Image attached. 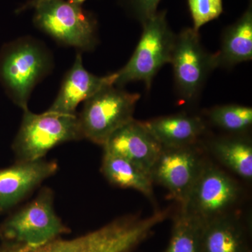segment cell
<instances>
[{
	"label": "cell",
	"instance_id": "obj_11",
	"mask_svg": "<svg viewBox=\"0 0 252 252\" xmlns=\"http://www.w3.org/2000/svg\"><path fill=\"white\" fill-rule=\"evenodd\" d=\"M59 170L54 160L17 162L0 170V212L17 205Z\"/></svg>",
	"mask_w": 252,
	"mask_h": 252
},
{
	"label": "cell",
	"instance_id": "obj_23",
	"mask_svg": "<svg viewBox=\"0 0 252 252\" xmlns=\"http://www.w3.org/2000/svg\"><path fill=\"white\" fill-rule=\"evenodd\" d=\"M69 1H72V2L77 3V4H83V3L84 1H86V0H69Z\"/></svg>",
	"mask_w": 252,
	"mask_h": 252
},
{
	"label": "cell",
	"instance_id": "obj_15",
	"mask_svg": "<svg viewBox=\"0 0 252 252\" xmlns=\"http://www.w3.org/2000/svg\"><path fill=\"white\" fill-rule=\"evenodd\" d=\"M214 55L217 67L229 68L252 59V6L222 34L220 51Z\"/></svg>",
	"mask_w": 252,
	"mask_h": 252
},
{
	"label": "cell",
	"instance_id": "obj_8",
	"mask_svg": "<svg viewBox=\"0 0 252 252\" xmlns=\"http://www.w3.org/2000/svg\"><path fill=\"white\" fill-rule=\"evenodd\" d=\"M170 64L177 93L187 103L198 99L207 78L217 68L214 55L205 50L199 32L190 28L176 34Z\"/></svg>",
	"mask_w": 252,
	"mask_h": 252
},
{
	"label": "cell",
	"instance_id": "obj_22",
	"mask_svg": "<svg viewBox=\"0 0 252 252\" xmlns=\"http://www.w3.org/2000/svg\"><path fill=\"white\" fill-rule=\"evenodd\" d=\"M122 1L129 14L142 23L156 14L160 0H122Z\"/></svg>",
	"mask_w": 252,
	"mask_h": 252
},
{
	"label": "cell",
	"instance_id": "obj_20",
	"mask_svg": "<svg viewBox=\"0 0 252 252\" xmlns=\"http://www.w3.org/2000/svg\"><path fill=\"white\" fill-rule=\"evenodd\" d=\"M207 117L212 124L231 133H244L252 125V108L248 106H216L207 112Z\"/></svg>",
	"mask_w": 252,
	"mask_h": 252
},
{
	"label": "cell",
	"instance_id": "obj_21",
	"mask_svg": "<svg viewBox=\"0 0 252 252\" xmlns=\"http://www.w3.org/2000/svg\"><path fill=\"white\" fill-rule=\"evenodd\" d=\"M195 32L220 17L223 11V0H187Z\"/></svg>",
	"mask_w": 252,
	"mask_h": 252
},
{
	"label": "cell",
	"instance_id": "obj_3",
	"mask_svg": "<svg viewBox=\"0 0 252 252\" xmlns=\"http://www.w3.org/2000/svg\"><path fill=\"white\" fill-rule=\"evenodd\" d=\"M32 9L36 27L59 44L86 51L97 45V20L82 4L69 0H29L17 13Z\"/></svg>",
	"mask_w": 252,
	"mask_h": 252
},
{
	"label": "cell",
	"instance_id": "obj_16",
	"mask_svg": "<svg viewBox=\"0 0 252 252\" xmlns=\"http://www.w3.org/2000/svg\"><path fill=\"white\" fill-rule=\"evenodd\" d=\"M201 252H249L245 230L238 219L223 215L207 222Z\"/></svg>",
	"mask_w": 252,
	"mask_h": 252
},
{
	"label": "cell",
	"instance_id": "obj_1",
	"mask_svg": "<svg viewBox=\"0 0 252 252\" xmlns=\"http://www.w3.org/2000/svg\"><path fill=\"white\" fill-rule=\"evenodd\" d=\"M53 66L45 45L31 36L18 38L0 50V85L16 105L27 110L32 92Z\"/></svg>",
	"mask_w": 252,
	"mask_h": 252
},
{
	"label": "cell",
	"instance_id": "obj_6",
	"mask_svg": "<svg viewBox=\"0 0 252 252\" xmlns=\"http://www.w3.org/2000/svg\"><path fill=\"white\" fill-rule=\"evenodd\" d=\"M140 96L111 85L86 99L77 115L82 140L103 146L116 130L133 119Z\"/></svg>",
	"mask_w": 252,
	"mask_h": 252
},
{
	"label": "cell",
	"instance_id": "obj_10",
	"mask_svg": "<svg viewBox=\"0 0 252 252\" xmlns=\"http://www.w3.org/2000/svg\"><path fill=\"white\" fill-rule=\"evenodd\" d=\"M240 195L238 184L216 166L204 165L188 200L181 207L205 223L225 215Z\"/></svg>",
	"mask_w": 252,
	"mask_h": 252
},
{
	"label": "cell",
	"instance_id": "obj_18",
	"mask_svg": "<svg viewBox=\"0 0 252 252\" xmlns=\"http://www.w3.org/2000/svg\"><path fill=\"white\" fill-rule=\"evenodd\" d=\"M210 151L223 165L244 180L252 179V144L240 136L220 137L209 144Z\"/></svg>",
	"mask_w": 252,
	"mask_h": 252
},
{
	"label": "cell",
	"instance_id": "obj_17",
	"mask_svg": "<svg viewBox=\"0 0 252 252\" xmlns=\"http://www.w3.org/2000/svg\"><path fill=\"white\" fill-rule=\"evenodd\" d=\"M101 171L112 185L134 189L147 198H154V182L150 173L137 164L118 156L104 153Z\"/></svg>",
	"mask_w": 252,
	"mask_h": 252
},
{
	"label": "cell",
	"instance_id": "obj_14",
	"mask_svg": "<svg viewBox=\"0 0 252 252\" xmlns=\"http://www.w3.org/2000/svg\"><path fill=\"white\" fill-rule=\"evenodd\" d=\"M142 124L157 142L166 148L193 145L207 129L202 118L187 114L165 116Z\"/></svg>",
	"mask_w": 252,
	"mask_h": 252
},
{
	"label": "cell",
	"instance_id": "obj_5",
	"mask_svg": "<svg viewBox=\"0 0 252 252\" xmlns=\"http://www.w3.org/2000/svg\"><path fill=\"white\" fill-rule=\"evenodd\" d=\"M82 140L77 114H34L23 111L22 122L12 144L18 162L44 158L49 151L65 142Z\"/></svg>",
	"mask_w": 252,
	"mask_h": 252
},
{
	"label": "cell",
	"instance_id": "obj_4",
	"mask_svg": "<svg viewBox=\"0 0 252 252\" xmlns=\"http://www.w3.org/2000/svg\"><path fill=\"white\" fill-rule=\"evenodd\" d=\"M140 41L128 62L117 72L115 85L123 86L132 81H143L147 90L160 69L171 61L176 38L167 21L166 11H158L142 23Z\"/></svg>",
	"mask_w": 252,
	"mask_h": 252
},
{
	"label": "cell",
	"instance_id": "obj_19",
	"mask_svg": "<svg viewBox=\"0 0 252 252\" xmlns=\"http://www.w3.org/2000/svg\"><path fill=\"white\" fill-rule=\"evenodd\" d=\"M205 223L201 219L181 207L165 252H201Z\"/></svg>",
	"mask_w": 252,
	"mask_h": 252
},
{
	"label": "cell",
	"instance_id": "obj_2",
	"mask_svg": "<svg viewBox=\"0 0 252 252\" xmlns=\"http://www.w3.org/2000/svg\"><path fill=\"white\" fill-rule=\"evenodd\" d=\"M147 236L143 222L126 215L85 234L57 238L40 246L4 243L0 252H133Z\"/></svg>",
	"mask_w": 252,
	"mask_h": 252
},
{
	"label": "cell",
	"instance_id": "obj_9",
	"mask_svg": "<svg viewBox=\"0 0 252 252\" xmlns=\"http://www.w3.org/2000/svg\"><path fill=\"white\" fill-rule=\"evenodd\" d=\"M194 145V144H193ZM193 145L162 147L150 175L153 182L165 187L181 206L188 200L204 165Z\"/></svg>",
	"mask_w": 252,
	"mask_h": 252
},
{
	"label": "cell",
	"instance_id": "obj_12",
	"mask_svg": "<svg viewBox=\"0 0 252 252\" xmlns=\"http://www.w3.org/2000/svg\"><path fill=\"white\" fill-rule=\"evenodd\" d=\"M117 72L104 77L94 75L83 64L82 56L77 54L74 64L66 73L57 97L46 112L74 115L79 104L85 102L106 86L114 85Z\"/></svg>",
	"mask_w": 252,
	"mask_h": 252
},
{
	"label": "cell",
	"instance_id": "obj_13",
	"mask_svg": "<svg viewBox=\"0 0 252 252\" xmlns=\"http://www.w3.org/2000/svg\"><path fill=\"white\" fill-rule=\"evenodd\" d=\"M102 147L104 153L127 159L149 173L162 149L142 122L134 119L116 130Z\"/></svg>",
	"mask_w": 252,
	"mask_h": 252
},
{
	"label": "cell",
	"instance_id": "obj_7",
	"mask_svg": "<svg viewBox=\"0 0 252 252\" xmlns=\"http://www.w3.org/2000/svg\"><path fill=\"white\" fill-rule=\"evenodd\" d=\"M69 230L55 210L54 192L44 187L31 203L3 222L0 236L6 243L36 247L61 238Z\"/></svg>",
	"mask_w": 252,
	"mask_h": 252
}]
</instances>
